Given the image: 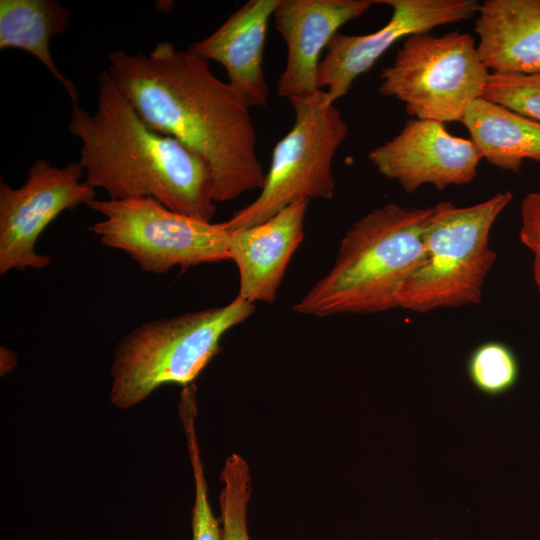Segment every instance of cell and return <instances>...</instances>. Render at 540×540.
I'll use <instances>...</instances> for the list:
<instances>
[{
	"instance_id": "cell-2",
	"label": "cell",
	"mask_w": 540,
	"mask_h": 540,
	"mask_svg": "<svg viewBox=\"0 0 540 540\" xmlns=\"http://www.w3.org/2000/svg\"><path fill=\"white\" fill-rule=\"evenodd\" d=\"M68 127L81 143L84 181L109 199L153 198L172 211L212 222L216 202L205 162L149 127L106 70L98 76L96 110L72 105Z\"/></svg>"
},
{
	"instance_id": "cell-6",
	"label": "cell",
	"mask_w": 540,
	"mask_h": 540,
	"mask_svg": "<svg viewBox=\"0 0 540 540\" xmlns=\"http://www.w3.org/2000/svg\"><path fill=\"white\" fill-rule=\"evenodd\" d=\"M289 102L294 123L273 149L264 186L254 201L222 222L227 230L260 224L297 200L334 196L332 164L348 124L324 90Z\"/></svg>"
},
{
	"instance_id": "cell-1",
	"label": "cell",
	"mask_w": 540,
	"mask_h": 540,
	"mask_svg": "<svg viewBox=\"0 0 540 540\" xmlns=\"http://www.w3.org/2000/svg\"><path fill=\"white\" fill-rule=\"evenodd\" d=\"M108 60L106 71L144 122L205 162L215 202L263 188L250 107L207 60L167 41L148 53L116 50Z\"/></svg>"
},
{
	"instance_id": "cell-23",
	"label": "cell",
	"mask_w": 540,
	"mask_h": 540,
	"mask_svg": "<svg viewBox=\"0 0 540 540\" xmlns=\"http://www.w3.org/2000/svg\"><path fill=\"white\" fill-rule=\"evenodd\" d=\"M17 364V355L6 347L0 349V374H9Z\"/></svg>"
},
{
	"instance_id": "cell-3",
	"label": "cell",
	"mask_w": 540,
	"mask_h": 540,
	"mask_svg": "<svg viewBox=\"0 0 540 540\" xmlns=\"http://www.w3.org/2000/svg\"><path fill=\"white\" fill-rule=\"evenodd\" d=\"M434 206L387 203L345 233L331 269L293 305L304 315L370 314L398 308L396 295L419 265Z\"/></svg>"
},
{
	"instance_id": "cell-7",
	"label": "cell",
	"mask_w": 540,
	"mask_h": 540,
	"mask_svg": "<svg viewBox=\"0 0 540 540\" xmlns=\"http://www.w3.org/2000/svg\"><path fill=\"white\" fill-rule=\"evenodd\" d=\"M489 76L470 34L418 33L405 38L394 62L381 70L378 92L402 102L412 118L462 122Z\"/></svg>"
},
{
	"instance_id": "cell-12",
	"label": "cell",
	"mask_w": 540,
	"mask_h": 540,
	"mask_svg": "<svg viewBox=\"0 0 540 540\" xmlns=\"http://www.w3.org/2000/svg\"><path fill=\"white\" fill-rule=\"evenodd\" d=\"M375 0H279L276 31L287 45L277 92L289 101L319 91L320 55L344 24L365 14Z\"/></svg>"
},
{
	"instance_id": "cell-24",
	"label": "cell",
	"mask_w": 540,
	"mask_h": 540,
	"mask_svg": "<svg viewBox=\"0 0 540 540\" xmlns=\"http://www.w3.org/2000/svg\"><path fill=\"white\" fill-rule=\"evenodd\" d=\"M432 540H439V539H437V538H433Z\"/></svg>"
},
{
	"instance_id": "cell-5",
	"label": "cell",
	"mask_w": 540,
	"mask_h": 540,
	"mask_svg": "<svg viewBox=\"0 0 540 540\" xmlns=\"http://www.w3.org/2000/svg\"><path fill=\"white\" fill-rule=\"evenodd\" d=\"M512 199L507 190L466 207L436 203L425 229L422 259L396 295L398 308L425 313L479 304L497 257L490 232Z\"/></svg>"
},
{
	"instance_id": "cell-10",
	"label": "cell",
	"mask_w": 540,
	"mask_h": 540,
	"mask_svg": "<svg viewBox=\"0 0 540 540\" xmlns=\"http://www.w3.org/2000/svg\"><path fill=\"white\" fill-rule=\"evenodd\" d=\"M392 8L389 21L365 35L337 33L329 42L318 68V87L335 103L348 94L354 81L402 38L430 32L438 26L475 17V0H375Z\"/></svg>"
},
{
	"instance_id": "cell-8",
	"label": "cell",
	"mask_w": 540,
	"mask_h": 540,
	"mask_svg": "<svg viewBox=\"0 0 540 540\" xmlns=\"http://www.w3.org/2000/svg\"><path fill=\"white\" fill-rule=\"evenodd\" d=\"M87 206L103 216L88 228L100 244L124 251L145 272L229 260V231L222 222L177 213L148 197L94 199Z\"/></svg>"
},
{
	"instance_id": "cell-13",
	"label": "cell",
	"mask_w": 540,
	"mask_h": 540,
	"mask_svg": "<svg viewBox=\"0 0 540 540\" xmlns=\"http://www.w3.org/2000/svg\"><path fill=\"white\" fill-rule=\"evenodd\" d=\"M307 200H297L268 220L229 231L228 256L239 271L246 301L272 303L291 257L304 237Z\"/></svg>"
},
{
	"instance_id": "cell-14",
	"label": "cell",
	"mask_w": 540,
	"mask_h": 540,
	"mask_svg": "<svg viewBox=\"0 0 540 540\" xmlns=\"http://www.w3.org/2000/svg\"><path fill=\"white\" fill-rule=\"evenodd\" d=\"M279 0H250L231 14L212 34L193 43L189 51L221 64L228 83L247 105L265 106L269 89L263 69L268 22Z\"/></svg>"
},
{
	"instance_id": "cell-9",
	"label": "cell",
	"mask_w": 540,
	"mask_h": 540,
	"mask_svg": "<svg viewBox=\"0 0 540 540\" xmlns=\"http://www.w3.org/2000/svg\"><path fill=\"white\" fill-rule=\"evenodd\" d=\"M79 163L64 167L34 161L24 183L12 188L0 180V274L12 270L45 269L50 255L39 254L36 243L46 227L62 212L87 205L96 189L81 181Z\"/></svg>"
},
{
	"instance_id": "cell-16",
	"label": "cell",
	"mask_w": 540,
	"mask_h": 540,
	"mask_svg": "<svg viewBox=\"0 0 540 540\" xmlns=\"http://www.w3.org/2000/svg\"><path fill=\"white\" fill-rule=\"evenodd\" d=\"M462 123L482 158L519 173L525 160L540 164V122L483 97L466 110Z\"/></svg>"
},
{
	"instance_id": "cell-18",
	"label": "cell",
	"mask_w": 540,
	"mask_h": 540,
	"mask_svg": "<svg viewBox=\"0 0 540 540\" xmlns=\"http://www.w3.org/2000/svg\"><path fill=\"white\" fill-rule=\"evenodd\" d=\"M219 495L222 540H250L247 507L251 495V475L247 462L238 454L230 455L220 475Z\"/></svg>"
},
{
	"instance_id": "cell-22",
	"label": "cell",
	"mask_w": 540,
	"mask_h": 540,
	"mask_svg": "<svg viewBox=\"0 0 540 540\" xmlns=\"http://www.w3.org/2000/svg\"><path fill=\"white\" fill-rule=\"evenodd\" d=\"M519 239L532 254V270L540 294V192L527 194L520 206Z\"/></svg>"
},
{
	"instance_id": "cell-15",
	"label": "cell",
	"mask_w": 540,
	"mask_h": 540,
	"mask_svg": "<svg viewBox=\"0 0 540 540\" xmlns=\"http://www.w3.org/2000/svg\"><path fill=\"white\" fill-rule=\"evenodd\" d=\"M474 31L479 58L493 73L540 72V0H485Z\"/></svg>"
},
{
	"instance_id": "cell-21",
	"label": "cell",
	"mask_w": 540,
	"mask_h": 540,
	"mask_svg": "<svg viewBox=\"0 0 540 540\" xmlns=\"http://www.w3.org/2000/svg\"><path fill=\"white\" fill-rule=\"evenodd\" d=\"M483 98L540 122V72L527 75L490 73Z\"/></svg>"
},
{
	"instance_id": "cell-17",
	"label": "cell",
	"mask_w": 540,
	"mask_h": 540,
	"mask_svg": "<svg viewBox=\"0 0 540 540\" xmlns=\"http://www.w3.org/2000/svg\"><path fill=\"white\" fill-rule=\"evenodd\" d=\"M70 12L56 0H1L0 49L17 48L35 56L78 104L76 85L54 63L50 39L69 25Z\"/></svg>"
},
{
	"instance_id": "cell-20",
	"label": "cell",
	"mask_w": 540,
	"mask_h": 540,
	"mask_svg": "<svg viewBox=\"0 0 540 540\" xmlns=\"http://www.w3.org/2000/svg\"><path fill=\"white\" fill-rule=\"evenodd\" d=\"M198 409L185 406L179 411L189 454L193 480L192 540H222L219 520L214 516L208 499L207 481L196 430Z\"/></svg>"
},
{
	"instance_id": "cell-11",
	"label": "cell",
	"mask_w": 540,
	"mask_h": 540,
	"mask_svg": "<svg viewBox=\"0 0 540 540\" xmlns=\"http://www.w3.org/2000/svg\"><path fill=\"white\" fill-rule=\"evenodd\" d=\"M367 158L380 175L397 182L406 193L425 184L438 190L468 184L483 159L471 139L452 135L443 123L417 118L409 119Z\"/></svg>"
},
{
	"instance_id": "cell-19",
	"label": "cell",
	"mask_w": 540,
	"mask_h": 540,
	"mask_svg": "<svg viewBox=\"0 0 540 540\" xmlns=\"http://www.w3.org/2000/svg\"><path fill=\"white\" fill-rule=\"evenodd\" d=\"M519 362L504 342L486 341L473 349L467 360V374L477 390L488 396L510 391L518 381Z\"/></svg>"
},
{
	"instance_id": "cell-4",
	"label": "cell",
	"mask_w": 540,
	"mask_h": 540,
	"mask_svg": "<svg viewBox=\"0 0 540 540\" xmlns=\"http://www.w3.org/2000/svg\"><path fill=\"white\" fill-rule=\"evenodd\" d=\"M237 295L224 306L149 321L118 341L111 363L110 403L129 409L168 384L182 387L195 378L220 350L223 335L254 312Z\"/></svg>"
}]
</instances>
